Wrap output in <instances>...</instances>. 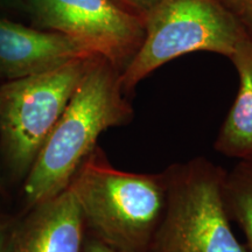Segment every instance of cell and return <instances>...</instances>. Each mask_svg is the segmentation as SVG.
Segmentation results:
<instances>
[{
	"label": "cell",
	"mask_w": 252,
	"mask_h": 252,
	"mask_svg": "<svg viewBox=\"0 0 252 252\" xmlns=\"http://www.w3.org/2000/svg\"><path fill=\"white\" fill-rule=\"evenodd\" d=\"M69 187L90 236L115 252H147L166 208L165 171H121L96 147Z\"/></svg>",
	"instance_id": "2"
},
{
	"label": "cell",
	"mask_w": 252,
	"mask_h": 252,
	"mask_svg": "<svg viewBox=\"0 0 252 252\" xmlns=\"http://www.w3.org/2000/svg\"><path fill=\"white\" fill-rule=\"evenodd\" d=\"M239 76V89L214 147L223 156L252 159V36L247 34L229 58Z\"/></svg>",
	"instance_id": "9"
},
{
	"label": "cell",
	"mask_w": 252,
	"mask_h": 252,
	"mask_svg": "<svg viewBox=\"0 0 252 252\" xmlns=\"http://www.w3.org/2000/svg\"><path fill=\"white\" fill-rule=\"evenodd\" d=\"M5 243H6V238H5V235H4V232H2L1 230H0V251L2 250V248H4Z\"/></svg>",
	"instance_id": "16"
},
{
	"label": "cell",
	"mask_w": 252,
	"mask_h": 252,
	"mask_svg": "<svg viewBox=\"0 0 252 252\" xmlns=\"http://www.w3.org/2000/svg\"><path fill=\"white\" fill-rule=\"evenodd\" d=\"M90 56L94 55L64 34L0 15V78L5 81L41 74Z\"/></svg>",
	"instance_id": "7"
},
{
	"label": "cell",
	"mask_w": 252,
	"mask_h": 252,
	"mask_svg": "<svg viewBox=\"0 0 252 252\" xmlns=\"http://www.w3.org/2000/svg\"><path fill=\"white\" fill-rule=\"evenodd\" d=\"M140 48L121 74L124 93L165 63L193 52L230 58L247 33L216 0H160L144 20Z\"/></svg>",
	"instance_id": "4"
},
{
	"label": "cell",
	"mask_w": 252,
	"mask_h": 252,
	"mask_svg": "<svg viewBox=\"0 0 252 252\" xmlns=\"http://www.w3.org/2000/svg\"><path fill=\"white\" fill-rule=\"evenodd\" d=\"M32 208L30 216L11 241L13 252L83 251L86 226L69 186Z\"/></svg>",
	"instance_id": "8"
},
{
	"label": "cell",
	"mask_w": 252,
	"mask_h": 252,
	"mask_svg": "<svg viewBox=\"0 0 252 252\" xmlns=\"http://www.w3.org/2000/svg\"><path fill=\"white\" fill-rule=\"evenodd\" d=\"M132 119L133 109L124 97L121 71L102 56H94L26 175L24 189L28 206L64 190L97 147L99 135Z\"/></svg>",
	"instance_id": "1"
},
{
	"label": "cell",
	"mask_w": 252,
	"mask_h": 252,
	"mask_svg": "<svg viewBox=\"0 0 252 252\" xmlns=\"http://www.w3.org/2000/svg\"><path fill=\"white\" fill-rule=\"evenodd\" d=\"M0 252H13V248H12V242H9V243H5L4 248H2V250Z\"/></svg>",
	"instance_id": "15"
},
{
	"label": "cell",
	"mask_w": 252,
	"mask_h": 252,
	"mask_svg": "<svg viewBox=\"0 0 252 252\" xmlns=\"http://www.w3.org/2000/svg\"><path fill=\"white\" fill-rule=\"evenodd\" d=\"M223 193L230 220H235L244 232L252 252V159L239 160L231 171L225 173Z\"/></svg>",
	"instance_id": "10"
},
{
	"label": "cell",
	"mask_w": 252,
	"mask_h": 252,
	"mask_svg": "<svg viewBox=\"0 0 252 252\" xmlns=\"http://www.w3.org/2000/svg\"><path fill=\"white\" fill-rule=\"evenodd\" d=\"M28 1H31V0H28Z\"/></svg>",
	"instance_id": "17"
},
{
	"label": "cell",
	"mask_w": 252,
	"mask_h": 252,
	"mask_svg": "<svg viewBox=\"0 0 252 252\" xmlns=\"http://www.w3.org/2000/svg\"><path fill=\"white\" fill-rule=\"evenodd\" d=\"M30 13L28 0H0V15L13 19H30Z\"/></svg>",
	"instance_id": "13"
},
{
	"label": "cell",
	"mask_w": 252,
	"mask_h": 252,
	"mask_svg": "<svg viewBox=\"0 0 252 252\" xmlns=\"http://www.w3.org/2000/svg\"><path fill=\"white\" fill-rule=\"evenodd\" d=\"M165 172L166 208L147 252H248L230 224L225 169L195 158Z\"/></svg>",
	"instance_id": "3"
},
{
	"label": "cell",
	"mask_w": 252,
	"mask_h": 252,
	"mask_svg": "<svg viewBox=\"0 0 252 252\" xmlns=\"http://www.w3.org/2000/svg\"><path fill=\"white\" fill-rule=\"evenodd\" d=\"M93 58L0 84V143L15 176L28 174Z\"/></svg>",
	"instance_id": "5"
},
{
	"label": "cell",
	"mask_w": 252,
	"mask_h": 252,
	"mask_svg": "<svg viewBox=\"0 0 252 252\" xmlns=\"http://www.w3.org/2000/svg\"><path fill=\"white\" fill-rule=\"evenodd\" d=\"M34 27L58 32L124 70L143 43L144 21L113 0H31Z\"/></svg>",
	"instance_id": "6"
},
{
	"label": "cell",
	"mask_w": 252,
	"mask_h": 252,
	"mask_svg": "<svg viewBox=\"0 0 252 252\" xmlns=\"http://www.w3.org/2000/svg\"><path fill=\"white\" fill-rule=\"evenodd\" d=\"M232 19L252 36V0H216Z\"/></svg>",
	"instance_id": "11"
},
{
	"label": "cell",
	"mask_w": 252,
	"mask_h": 252,
	"mask_svg": "<svg viewBox=\"0 0 252 252\" xmlns=\"http://www.w3.org/2000/svg\"><path fill=\"white\" fill-rule=\"evenodd\" d=\"M82 252H115L111 249L99 242L93 236H89L86 242L83 243V251Z\"/></svg>",
	"instance_id": "14"
},
{
	"label": "cell",
	"mask_w": 252,
	"mask_h": 252,
	"mask_svg": "<svg viewBox=\"0 0 252 252\" xmlns=\"http://www.w3.org/2000/svg\"><path fill=\"white\" fill-rule=\"evenodd\" d=\"M113 1L123 9L130 12L131 14L144 21L160 0H113Z\"/></svg>",
	"instance_id": "12"
}]
</instances>
